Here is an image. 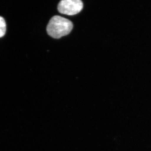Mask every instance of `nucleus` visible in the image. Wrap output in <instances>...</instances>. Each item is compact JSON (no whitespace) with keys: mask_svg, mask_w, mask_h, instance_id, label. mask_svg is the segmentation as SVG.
Wrapping results in <instances>:
<instances>
[{"mask_svg":"<svg viewBox=\"0 0 151 151\" xmlns=\"http://www.w3.org/2000/svg\"><path fill=\"white\" fill-rule=\"evenodd\" d=\"M83 8V3L80 0H62L58 6L60 13L69 16L79 13Z\"/></svg>","mask_w":151,"mask_h":151,"instance_id":"2","label":"nucleus"},{"mask_svg":"<svg viewBox=\"0 0 151 151\" xmlns=\"http://www.w3.org/2000/svg\"><path fill=\"white\" fill-rule=\"evenodd\" d=\"M72 22L59 16L52 17L47 27V34L55 39H59L69 34L73 29Z\"/></svg>","mask_w":151,"mask_h":151,"instance_id":"1","label":"nucleus"},{"mask_svg":"<svg viewBox=\"0 0 151 151\" xmlns=\"http://www.w3.org/2000/svg\"><path fill=\"white\" fill-rule=\"evenodd\" d=\"M6 29V25L4 19L0 17V37H3L5 34Z\"/></svg>","mask_w":151,"mask_h":151,"instance_id":"3","label":"nucleus"}]
</instances>
